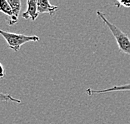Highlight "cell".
Segmentation results:
<instances>
[{"mask_svg":"<svg viewBox=\"0 0 130 124\" xmlns=\"http://www.w3.org/2000/svg\"><path fill=\"white\" fill-rule=\"evenodd\" d=\"M38 1L36 0H27V10L23 12L22 17L24 19H30L32 21H35L38 16Z\"/></svg>","mask_w":130,"mask_h":124,"instance_id":"3957f363","label":"cell"},{"mask_svg":"<svg viewBox=\"0 0 130 124\" xmlns=\"http://www.w3.org/2000/svg\"><path fill=\"white\" fill-rule=\"evenodd\" d=\"M8 4L11 6L12 11H13V16L8 20V25H14L17 23L19 19V13L21 10V1L20 0H8Z\"/></svg>","mask_w":130,"mask_h":124,"instance_id":"5b68a950","label":"cell"},{"mask_svg":"<svg viewBox=\"0 0 130 124\" xmlns=\"http://www.w3.org/2000/svg\"><path fill=\"white\" fill-rule=\"evenodd\" d=\"M0 34L2 35L4 38L7 42L8 48L13 50L14 52H18L20 48L23 44L27 43L28 42H38L39 41V37L36 35H24L20 33H14V32H8L4 30L0 31Z\"/></svg>","mask_w":130,"mask_h":124,"instance_id":"7a4b0ae2","label":"cell"},{"mask_svg":"<svg viewBox=\"0 0 130 124\" xmlns=\"http://www.w3.org/2000/svg\"><path fill=\"white\" fill-rule=\"evenodd\" d=\"M115 6L117 8L124 7V8H130V1H123V0H119L115 3Z\"/></svg>","mask_w":130,"mask_h":124,"instance_id":"9c48e42d","label":"cell"},{"mask_svg":"<svg viewBox=\"0 0 130 124\" xmlns=\"http://www.w3.org/2000/svg\"><path fill=\"white\" fill-rule=\"evenodd\" d=\"M1 100L2 101H10V102H17V103H21V100L19 99H16L13 97L9 94H5L4 93H1Z\"/></svg>","mask_w":130,"mask_h":124,"instance_id":"ba28073f","label":"cell"},{"mask_svg":"<svg viewBox=\"0 0 130 124\" xmlns=\"http://www.w3.org/2000/svg\"><path fill=\"white\" fill-rule=\"evenodd\" d=\"M0 11L3 13L6 14V15L9 16V19L13 16V11H12L11 6L8 4L7 0H2L1 4H0Z\"/></svg>","mask_w":130,"mask_h":124,"instance_id":"52a82bcc","label":"cell"},{"mask_svg":"<svg viewBox=\"0 0 130 124\" xmlns=\"http://www.w3.org/2000/svg\"><path fill=\"white\" fill-rule=\"evenodd\" d=\"M58 9L57 5H52L48 0H38V13H48L53 15Z\"/></svg>","mask_w":130,"mask_h":124,"instance_id":"8992f818","label":"cell"},{"mask_svg":"<svg viewBox=\"0 0 130 124\" xmlns=\"http://www.w3.org/2000/svg\"><path fill=\"white\" fill-rule=\"evenodd\" d=\"M50 124H54V123H50Z\"/></svg>","mask_w":130,"mask_h":124,"instance_id":"8fae6325","label":"cell"},{"mask_svg":"<svg viewBox=\"0 0 130 124\" xmlns=\"http://www.w3.org/2000/svg\"><path fill=\"white\" fill-rule=\"evenodd\" d=\"M119 91H130V84L121 85V86H113L108 88L101 90H95L92 88H88L86 90V93L88 95L92 96L93 94H100V93H113V92H119Z\"/></svg>","mask_w":130,"mask_h":124,"instance_id":"277c9868","label":"cell"},{"mask_svg":"<svg viewBox=\"0 0 130 124\" xmlns=\"http://www.w3.org/2000/svg\"><path fill=\"white\" fill-rule=\"evenodd\" d=\"M0 67H1V74H0V77H1V78H3V77L4 76L5 71H4V66H3L2 64H0Z\"/></svg>","mask_w":130,"mask_h":124,"instance_id":"30bf717a","label":"cell"},{"mask_svg":"<svg viewBox=\"0 0 130 124\" xmlns=\"http://www.w3.org/2000/svg\"><path fill=\"white\" fill-rule=\"evenodd\" d=\"M97 15L100 19L103 20L104 24L107 26L112 32V34H113V36L114 37L115 40H116L118 43L119 51L130 56V38H128V35L125 32H123L120 28H118L115 24L109 22L102 12L97 11Z\"/></svg>","mask_w":130,"mask_h":124,"instance_id":"6da1fadb","label":"cell"}]
</instances>
